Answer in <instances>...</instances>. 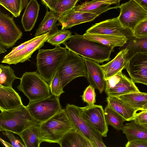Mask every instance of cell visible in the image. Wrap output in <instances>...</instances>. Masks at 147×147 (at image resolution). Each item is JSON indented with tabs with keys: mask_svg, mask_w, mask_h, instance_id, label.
<instances>
[{
	"mask_svg": "<svg viewBox=\"0 0 147 147\" xmlns=\"http://www.w3.org/2000/svg\"><path fill=\"white\" fill-rule=\"evenodd\" d=\"M63 44L68 50L98 63L110 60L111 53L114 51L113 48L88 40L83 35L76 33L71 35L69 41Z\"/></svg>",
	"mask_w": 147,
	"mask_h": 147,
	"instance_id": "cell-1",
	"label": "cell"
},
{
	"mask_svg": "<svg viewBox=\"0 0 147 147\" xmlns=\"http://www.w3.org/2000/svg\"><path fill=\"white\" fill-rule=\"evenodd\" d=\"M76 129L65 109H62L49 119L40 123V143L58 144L66 134Z\"/></svg>",
	"mask_w": 147,
	"mask_h": 147,
	"instance_id": "cell-2",
	"label": "cell"
},
{
	"mask_svg": "<svg viewBox=\"0 0 147 147\" xmlns=\"http://www.w3.org/2000/svg\"><path fill=\"white\" fill-rule=\"evenodd\" d=\"M0 131H9L19 135L26 129L40 123L24 105L7 110L1 111Z\"/></svg>",
	"mask_w": 147,
	"mask_h": 147,
	"instance_id": "cell-3",
	"label": "cell"
},
{
	"mask_svg": "<svg viewBox=\"0 0 147 147\" xmlns=\"http://www.w3.org/2000/svg\"><path fill=\"white\" fill-rule=\"evenodd\" d=\"M67 49L59 46L52 49L38 50L36 57L37 70L49 85L67 52Z\"/></svg>",
	"mask_w": 147,
	"mask_h": 147,
	"instance_id": "cell-4",
	"label": "cell"
},
{
	"mask_svg": "<svg viewBox=\"0 0 147 147\" xmlns=\"http://www.w3.org/2000/svg\"><path fill=\"white\" fill-rule=\"evenodd\" d=\"M20 80L17 88L30 101L47 98L51 94L49 85L37 71L25 72Z\"/></svg>",
	"mask_w": 147,
	"mask_h": 147,
	"instance_id": "cell-5",
	"label": "cell"
},
{
	"mask_svg": "<svg viewBox=\"0 0 147 147\" xmlns=\"http://www.w3.org/2000/svg\"><path fill=\"white\" fill-rule=\"evenodd\" d=\"M57 71L63 88L76 78L87 77L86 67L83 57L68 50Z\"/></svg>",
	"mask_w": 147,
	"mask_h": 147,
	"instance_id": "cell-6",
	"label": "cell"
},
{
	"mask_svg": "<svg viewBox=\"0 0 147 147\" xmlns=\"http://www.w3.org/2000/svg\"><path fill=\"white\" fill-rule=\"evenodd\" d=\"M75 128L90 142L93 147H105L102 135L82 117L80 107L68 104L65 109Z\"/></svg>",
	"mask_w": 147,
	"mask_h": 147,
	"instance_id": "cell-7",
	"label": "cell"
},
{
	"mask_svg": "<svg viewBox=\"0 0 147 147\" xmlns=\"http://www.w3.org/2000/svg\"><path fill=\"white\" fill-rule=\"evenodd\" d=\"M59 98L51 93L47 98L30 101L26 107L32 116L40 123H41L62 109Z\"/></svg>",
	"mask_w": 147,
	"mask_h": 147,
	"instance_id": "cell-8",
	"label": "cell"
},
{
	"mask_svg": "<svg viewBox=\"0 0 147 147\" xmlns=\"http://www.w3.org/2000/svg\"><path fill=\"white\" fill-rule=\"evenodd\" d=\"M120 13L119 19L124 26L133 32L141 22L147 18V12L134 0L119 5Z\"/></svg>",
	"mask_w": 147,
	"mask_h": 147,
	"instance_id": "cell-9",
	"label": "cell"
},
{
	"mask_svg": "<svg viewBox=\"0 0 147 147\" xmlns=\"http://www.w3.org/2000/svg\"><path fill=\"white\" fill-rule=\"evenodd\" d=\"M86 32L124 37L127 39V42L133 37V32L121 24L118 17L93 25Z\"/></svg>",
	"mask_w": 147,
	"mask_h": 147,
	"instance_id": "cell-10",
	"label": "cell"
},
{
	"mask_svg": "<svg viewBox=\"0 0 147 147\" xmlns=\"http://www.w3.org/2000/svg\"><path fill=\"white\" fill-rule=\"evenodd\" d=\"M122 71L106 79L105 91L107 96H118L139 91L133 80L123 74Z\"/></svg>",
	"mask_w": 147,
	"mask_h": 147,
	"instance_id": "cell-11",
	"label": "cell"
},
{
	"mask_svg": "<svg viewBox=\"0 0 147 147\" xmlns=\"http://www.w3.org/2000/svg\"><path fill=\"white\" fill-rule=\"evenodd\" d=\"M22 36V33L15 23L13 17L0 11V43L6 48H11Z\"/></svg>",
	"mask_w": 147,
	"mask_h": 147,
	"instance_id": "cell-12",
	"label": "cell"
},
{
	"mask_svg": "<svg viewBox=\"0 0 147 147\" xmlns=\"http://www.w3.org/2000/svg\"><path fill=\"white\" fill-rule=\"evenodd\" d=\"M81 115L83 118L98 131L102 136H107L108 125L105 120L104 110L101 105H87L80 107Z\"/></svg>",
	"mask_w": 147,
	"mask_h": 147,
	"instance_id": "cell-13",
	"label": "cell"
},
{
	"mask_svg": "<svg viewBox=\"0 0 147 147\" xmlns=\"http://www.w3.org/2000/svg\"><path fill=\"white\" fill-rule=\"evenodd\" d=\"M124 69L134 83L147 85V52L135 54L128 60Z\"/></svg>",
	"mask_w": 147,
	"mask_h": 147,
	"instance_id": "cell-14",
	"label": "cell"
},
{
	"mask_svg": "<svg viewBox=\"0 0 147 147\" xmlns=\"http://www.w3.org/2000/svg\"><path fill=\"white\" fill-rule=\"evenodd\" d=\"M50 34V32H48L34 37L32 38V41L20 51L9 57L5 56L1 62L9 65L16 64L29 60L32 54L44 45Z\"/></svg>",
	"mask_w": 147,
	"mask_h": 147,
	"instance_id": "cell-15",
	"label": "cell"
},
{
	"mask_svg": "<svg viewBox=\"0 0 147 147\" xmlns=\"http://www.w3.org/2000/svg\"><path fill=\"white\" fill-rule=\"evenodd\" d=\"M83 57L86 67V78L88 82L101 94L105 90L106 79L101 65L91 59Z\"/></svg>",
	"mask_w": 147,
	"mask_h": 147,
	"instance_id": "cell-16",
	"label": "cell"
},
{
	"mask_svg": "<svg viewBox=\"0 0 147 147\" xmlns=\"http://www.w3.org/2000/svg\"><path fill=\"white\" fill-rule=\"evenodd\" d=\"M99 16L92 13L76 11L72 9L59 16V23L61 29H66L79 24L91 21Z\"/></svg>",
	"mask_w": 147,
	"mask_h": 147,
	"instance_id": "cell-17",
	"label": "cell"
},
{
	"mask_svg": "<svg viewBox=\"0 0 147 147\" xmlns=\"http://www.w3.org/2000/svg\"><path fill=\"white\" fill-rule=\"evenodd\" d=\"M128 51L126 47L122 49L112 60L101 65L106 79L115 75L124 69L128 60Z\"/></svg>",
	"mask_w": 147,
	"mask_h": 147,
	"instance_id": "cell-18",
	"label": "cell"
},
{
	"mask_svg": "<svg viewBox=\"0 0 147 147\" xmlns=\"http://www.w3.org/2000/svg\"><path fill=\"white\" fill-rule=\"evenodd\" d=\"M23 105L21 97L12 87L0 86L1 111L13 109Z\"/></svg>",
	"mask_w": 147,
	"mask_h": 147,
	"instance_id": "cell-19",
	"label": "cell"
},
{
	"mask_svg": "<svg viewBox=\"0 0 147 147\" xmlns=\"http://www.w3.org/2000/svg\"><path fill=\"white\" fill-rule=\"evenodd\" d=\"M106 100L107 105L126 121L134 120L137 111L125 102L115 96H107Z\"/></svg>",
	"mask_w": 147,
	"mask_h": 147,
	"instance_id": "cell-20",
	"label": "cell"
},
{
	"mask_svg": "<svg viewBox=\"0 0 147 147\" xmlns=\"http://www.w3.org/2000/svg\"><path fill=\"white\" fill-rule=\"evenodd\" d=\"M40 5L37 0H30L26 6L21 22L25 31L30 32L34 27L37 19Z\"/></svg>",
	"mask_w": 147,
	"mask_h": 147,
	"instance_id": "cell-21",
	"label": "cell"
},
{
	"mask_svg": "<svg viewBox=\"0 0 147 147\" xmlns=\"http://www.w3.org/2000/svg\"><path fill=\"white\" fill-rule=\"evenodd\" d=\"M58 144L61 147H93L90 141L76 128L66 134Z\"/></svg>",
	"mask_w": 147,
	"mask_h": 147,
	"instance_id": "cell-22",
	"label": "cell"
},
{
	"mask_svg": "<svg viewBox=\"0 0 147 147\" xmlns=\"http://www.w3.org/2000/svg\"><path fill=\"white\" fill-rule=\"evenodd\" d=\"M83 35L88 40L98 42L113 49L117 47H122L127 42V39L122 37L87 32Z\"/></svg>",
	"mask_w": 147,
	"mask_h": 147,
	"instance_id": "cell-23",
	"label": "cell"
},
{
	"mask_svg": "<svg viewBox=\"0 0 147 147\" xmlns=\"http://www.w3.org/2000/svg\"><path fill=\"white\" fill-rule=\"evenodd\" d=\"M121 130L125 135L128 141L138 139L147 140V128L134 120L123 125Z\"/></svg>",
	"mask_w": 147,
	"mask_h": 147,
	"instance_id": "cell-24",
	"label": "cell"
},
{
	"mask_svg": "<svg viewBox=\"0 0 147 147\" xmlns=\"http://www.w3.org/2000/svg\"><path fill=\"white\" fill-rule=\"evenodd\" d=\"M59 16L47 9L44 17L36 30L34 37L40 36L47 33H51L58 29L59 23L57 24Z\"/></svg>",
	"mask_w": 147,
	"mask_h": 147,
	"instance_id": "cell-25",
	"label": "cell"
},
{
	"mask_svg": "<svg viewBox=\"0 0 147 147\" xmlns=\"http://www.w3.org/2000/svg\"><path fill=\"white\" fill-rule=\"evenodd\" d=\"M110 4L103 2L92 0L75 6L72 10L76 11L92 13L99 16L109 9L118 8L119 5L110 7Z\"/></svg>",
	"mask_w": 147,
	"mask_h": 147,
	"instance_id": "cell-26",
	"label": "cell"
},
{
	"mask_svg": "<svg viewBox=\"0 0 147 147\" xmlns=\"http://www.w3.org/2000/svg\"><path fill=\"white\" fill-rule=\"evenodd\" d=\"M118 97L137 111H142L147 103V93L140 91L121 95Z\"/></svg>",
	"mask_w": 147,
	"mask_h": 147,
	"instance_id": "cell-27",
	"label": "cell"
},
{
	"mask_svg": "<svg viewBox=\"0 0 147 147\" xmlns=\"http://www.w3.org/2000/svg\"><path fill=\"white\" fill-rule=\"evenodd\" d=\"M40 123L26 129L19 136L22 140L26 147H39Z\"/></svg>",
	"mask_w": 147,
	"mask_h": 147,
	"instance_id": "cell-28",
	"label": "cell"
},
{
	"mask_svg": "<svg viewBox=\"0 0 147 147\" xmlns=\"http://www.w3.org/2000/svg\"><path fill=\"white\" fill-rule=\"evenodd\" d=\"M80 0H51L50 11L60 16L72 10Z\"/></svg>",
	"mask_w": 147,
	"mask_h": 147,
	"instance_id": "cell-29",
	"label": "cell"
},
{
	"mask_svg": "<svg viewBox=\"0 0 147 147\" xmlns=\"http://www.w3.org/2000/svg\"><path fill=\"white\" fill-rule=\"evenodd\" d=\"M104 112L107 124L118 131L121 130L125 119L108 105L105 107Z\"/></svg>",
	"mask_w": 147,
	"mask_h": 147,
	"instance_id": "cell-30",
	"label": "cell"
},
{
	"mask_svg": "<svg viewBox=\"0 0 147 147\" xmlns=\"http://www.w3.org/2000/svg\"><path fill=\"white\" fill-rule=\"evenodd\" d=\"M128 59L136 53L147 52V37L138 38L133 37L128 42Z\"/></svg>",
	"mask_w": 147,
	"mask_h": 147,
	"instance_id": "cell-31",
	"label": "cell"
},
{
	"mask_svg": "<svg viewBox=\"0 0 147 147\" xmlns=\"http://www.w3.org/2000/svg\"><path fill=\"white\" fill-rule=\"evenodd\" d=\"M20 79L16 76L14 71L9 66L0 65V86L7 87H12L14 80Z\"/></svg>",
	"mask_w": 147,
	"mask_h": 147,
	"instance_id": "cell-32",
	"label": "cell"
},
{
	"mask_svg": "<svg viewBox=\"0 0 147 147\" xmlns=\"http://www.w3.org/2000/svg\"><path fill=\"white\" fill-rule=\"evenodd\" d=\"M71 34L69 30L57 29L50 34L47 42L54 46H59L69 40Z\"/></svg>",
	"mask_w": 147,
	"mask_h": 147,
	"instance_id": "cell-33",
	"label": "cell"
},
{
	"mask_svg": "<svg viewBox=\"0 0 147 147\" xmlns=\"http://www.w3.org/2000/svg\"><path fill=\"white\" fill-rule=\"evenodd\" d=\"M0 4L15 17L19 16L22 10V0H0Z\"/></svg>",
	"mask_w": 147,
	"mask_h": 147,
	"instance_id": "cell-34",
	"label": "cell"
},
{
	"mask_svg": "<svg viewBox=\"0 0 147 147\" xmlns=\"http://www.w3.org/2000/svg\"><path fill=\"white\" fill-rule=\"evenodd\" d=\"M51 93L58 97L64 92L58 71L53 76L49 85Z\"/></svg>",
	"mask_w": 147,
	"mask_h": 147,
	"instance_id": "cell-35",
	"label": "cell"
},
{
	"mask_svg": "<svg viewBox=\"0 0 147 147\" xmlns=\"http://www.w3.org/2000/svg\"><path fill=\"white\" fill-rule=\"evenodd\" d=\"M95 89L94 87L90 84L86 88L83 92L82 96V99L88 105H94L96 102V94Z\"/></svg>",
	"mask_w": 147,
	"mask_h": 147,
	"instance_id": "cell-36",
	"label": "cell"
},
{
	"mask_svg": "<svg viewBox=\"0 0 147 147\" xmlns=\"http://www.w3.org/2000/svg\"><path fill=\"white\" fill-rule=\"evenodd\" d=\"M133 36L138 38L147 37V18L140 22L133 31Z\"/></svg>",
	"mask_w": 147,
	"mask_h": 147,
	"instance_id": "cell-37",
	"label": "cell"
},
{
	"mask_svg": "<svg viewBox=\"0 0 147 147\" xmlns=\"http://www.w3.org/2000/svg\"><path fill=\"white\" fill-rule=\"evenodd\" d=\"M3 135L8 138L14 147H26L24 144H23L20 140L16 138L13 132L9 131H3Z\"/></svg>",
	"mask_w": 147,
	"mask_h": 147,
	"instance_id": "cell-38",
	"label": "cell"
},
{
	"mask_svg": "<svg viewBox=\"0 0 147 147\" xmlns=\"http://www.w3.org/2000/svg\"><path fill=\"white\" fill-rule=\"evenodd\" d=\"M126 147H147V140L138 139L128 141Z\"/></svg>",
	"mask_w": 147,
	"mask_h": 147,
	"instance_id": "cell-39",
	"label": "cell"
},
{
	"mask_svg": "<svg viewBox=\"0 0 147 147\" xmlns=\"http://www.w3.org/2000/svg\"><path fill=\"white\" fill-rule=\"evenodd\" d=\"M133 120L142 125L147 124V110L141 111L137 113Z\"/></svg>",
	"mask_w": 147,
	"mask_h": 147,
	"instance_id": "cell-40",
	"label": "cell"
},
{
	"mask_svg": "<svg viewBox=\"0 0 147 147\" xmlns=\"http://www.w3.org/2000/svg\"><path fill=\"white\" fill-rule=\"evenodd\" d=\"M32 38L22 43L16 47H13L11 51L9 53L6 55L5 56H9L20 51L24 48L28 43L32 41Z\"/></svg>",
	"mask_w": 147,
	"mask_h": 147,
	"instance_id": "cell-41",
	"label": "cell"
},
{
	"mask_svg": "<svg viewBox=\"0 0 147 147\" xmlns=\"http://www.w3.org/2000/svg\"><path fill=\"white\" fill-rule=\"evenodd\" d=\"M147 12V0H134Z\"/></svg>",
	"mask_w": 147,
	"mask_h": 147,
	"instance_id": "cell-42",
	"label": "cell"
},
{
	"mask_svg": "<svg viewBox=\"0 0 147 147\" xmlns=\"http://www.w3.org/2000/svg\"><path fill=\"white\" fill-rule=\"evenodd\" d=\"M97 1H101L110 4L111 5L117 4L119 3L121 0H95Z\"/></svg>",
	"mask_w": 147,
	"mask_h": 147,
	"instance_id": "cell-43",
	"label": "cell"
},
{
	"mask_svg": "<svg viewBox=\"0 0 147 147\" xmlns=\"http://www.w3.org/2000/svg\"><path fill=\"white\" fill-rule=\"evenodd\" d=\"M43 4L47 8L50 9V2L51 0H41Z\"/></svg>",
	"mask_w": 147,
	"mask_h": 147,
	"instance_id": "cell-44",
	"label": "cell"
},
{
	"mask_svg": "<svg viewBox=\"0 0 147 147\" xmlns=\"http://www.w3.org/2000/svg\"><path fill=\"white\" fill-rule=\"evenodd\" d=\"M28 0H22V10L25 8L28 3Z\"/></svg>",
	"mask_w": 147,
	"mask_h": 147,
	"instance_id": "cell-45",
	"label": "cell"
},
{
	"mask_svg": "<svg viewBox=\"0 0 147 147\" xmlns=\"http://www.w3.org/2000/svg\"><path fill=\"white\" fill-rule=\"evenodd\" d=\"M6 51L7 50L5 49V47L0 43V54H1Z\"/></svg>",
	"mask_w": 147,
	"mask_h": 147,
	"instance_id": "cell-46",
	"label": "cell"
},
{
	"mask_svg": "<svg viewBox=\"0 0 147 147\" xmlns=\"http://www.w3.org/2000/svg\"><path fill=\"white\" fill-rule=\"evenodd\" d=\"M143 110H147V103L144 106L142 111Z\"/></svg>",
	"mask_w": 147,
	"mask_h": 147,
	"instance_id": "cell-47",
	"label": "cell"
},
{
	"mask_svg": "<svg viewBox=\"0 0 147 147\" xmlns=\"http://www.w3.org/2000/svg\"><path fill=\"white\" fill-rule=\"evenodd\" d=\"M143 125H144V126H145L147 128V124H143Z\"/></svg>",
	"mask_w": 147,
	"mask_h": 147,
	"instance_id": "cell-48",
	"label": "cell"
}]
</instances>
